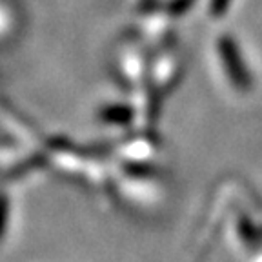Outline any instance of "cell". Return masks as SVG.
<instances>
[{"mask_svg": "<svg viewBox=\"0 0 262 262\" xmlns=\"http://www.w3.org/2000/svg\"><path fill=\"white\" fill-rule=\"evenodd\" d=\"M42 153L48 168L68 179H82L84 169L90 162V153L82 151L80 147L62 137L42 142Z\"/></svg>", "mask_w": 262, "mask_h": 262, "instance_id": "cell-1", "label": "cell"}, {"mask_svg": "<svg viewBox=\"0 0 262 262\" xmlns=\"http://www.w3.org/2000/svg\"><path fill=\"white\" fill-rule=\"evenodd\" d=\"M221 53H222V62H224V68H226V71H228L229 80L237 86V90H241V91L250 90L251 88L250 71L246 70L237 46H235L233 42L224 40L221 44Z\"/></svg>", "mask_w": 262, "mask_h": 262, "instance_id": "cell-2", "label": "cell"}, {"mask_svg": "<svg viewBox=\"0 0 262 262\" xmlns=\"http://www.w3.org/2000/svg\"><path fill=\"white\" fill-rule=\"evenodd\" d=\"M133 117H135V111L126 104H107V106H102L98 110V120L104 124H111V126L129 124Z\"/></svg>", "mask_w": 262, "mask_h": 262, "instance_id": "cell-3", "label": "cell"}, {"mask_svg": "<svg viewBox=\"0 0 262 262\" xmlns=\"http://www.w3.org/2000/svg\"><path fill=\"white\" fill-rule=\"evenodd\" d=\"M9 215H11V202H9V195L2 184H0V242L4 241L6 233H8L9 226Z\"/></svg>", "mask_w": 262, "mask_h": 262, "instance_id": "cell-4", "label": "cell"}]
</instances>
